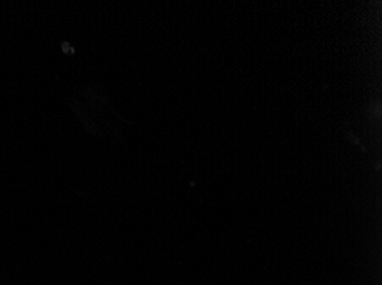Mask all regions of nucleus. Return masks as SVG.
Wrapping results in <instances>:
<instances>
[]
</instances>
